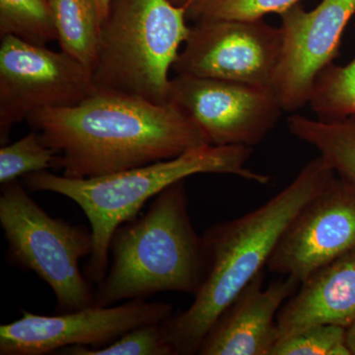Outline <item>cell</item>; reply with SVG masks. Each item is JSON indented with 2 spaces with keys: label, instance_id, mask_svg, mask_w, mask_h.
I'll return each instance as SVG.
<instances>
[{
  "label": "cell",
  "instance_id": "1",
  "mask_svg": "<svg viewBox=\"0 0 355 355\" xmlns=\"http://www.w3.org/2000/svg\"><path fill=\"white\" fill-rule=\"evenodd\" d=\"M57 154L53 168L71 179H93L167 160L209 144L171 102L96 90L73 106L44 109L27 119Z\"/></svg>",
  "mask_w": 355,
  "mask_h": 355
},
{
  "label": "cell",
  "instance_id": "2",
  "mask_svg": "<svg viewBox=\"0 0 355 355\" xmlns=\"http://www.w3.org/2000/svg\"><path fill=\"white\" fill-rule=\"evenodd\" d=\"M335 176L331 166L319 155L261 207L205 231L202 239L207 270L202 286L190 307L162 324L166 340L176 355L198 354L223 311L263 272L294 217Z\"/></svg>",
  "mask_w": 355,
  "mask_h": 355
},
{
  "label": "cell",
  "instance_id": "3",
  "mask_svg": "<svg viewBox=\"0 0 355 355\" xmlns=\"http://www.w3.org/2000/svg\"><path fill=\"white\" fill-rule=\"evenodd\" d=\"M251 154L252 147L207 144L177 157L106 176L71 179L46 170L27 175L24 183L31 191L69 198L83 209L90 223L93 241L85 275L90 282L99 284L108 272L110 244L114 232L137 218L146 202L171 184L198 174L233 175L268 184L270 176L247 167Z\"/></svg>",
  "mask_w": 355,
  "mask_h": 355
},
{
  "label": "cell",
  "instance_id": "4",
  "mask_svg": "<svg viewBox=\"0 0 355 355\" xmlns=\"http://www.w3.org/2000/svg\"><path fill=\"white\" fill-rule=\"evenodd\" d=\"M112 265L94 304L111 306L158 292L193 294L207 270L202 236L191 224L184 180L156 196L144 216L123 224L110 244Z\"/></svg>",
  "mask_w": 355,
  "mask_h": 355
},
{
  "label": "cell",
  "instance_id": "5",
  "mask_svg": "<svg viewBox=\"0 0 355 355\" xmlns=\"http://www.w3.org/2000/svg\"><path fill=\"white\" fill-rule=\"evenodd\" d=\"M187 20L186 9L170 0H110L92 70L96 90L168 102Z\"/></svg>",
  "mask_w": 355,
  "mask_h": 355
},
{
  "label": "cell",
  "instance_id": "6",
  "mask_svg": "<svg viewBox=\"0 0 355 355\" xmlns=\"http://www.w3.org/2000/svg\"><path fill=\"white\" fill-rule=\"evenodd\" d=\"M0 226L9 260L46 282L58 309L94 304V293L79 268L81 259L92 253L91 231L49 216L18 180L2 184Z\"/></svg>",
  "mask_w": 355,
  "mask_h": 355
},
{
  "label": "cell",
  "instance_id": "7",
  "mask_svg": "<svg viewBox=\"0 0 355 355\" xmlns=\"http://www.w3.org/2000/svg\"><path fill=\"white\" fill-rule=\"evenodd\" d=\"M96 91L92 74L62 51L2 37L0 43V144L11 128L44 109L73 106Z\"/></svg>",
  "mask_w": 355,
  "mask_h": 355
},
{
  "label": "cell",
  "instance_id": "8",
  "mask_svg": "<svg viewBox=\"0 0 355 355\" xmlns=\"http://www.w3.org/2000/svg\"><path fill=\"white\" fill-rule=\"evenodd\" d=\"M172 315L169 303L146 299L120 305L92 304L55 316L23 310L19 319L0 327V354L44 355L73 345L105 347L133 329L164 323Z\"/></svg>",
  "mask_w": 355,
  "mask_h": 355
},
{
  "label": "cell",
  "instance_id": "9",
  "mask_svg": "<svg viewBox=\"0 0 355 355\" xmlns=\"http://www.w3.org/2000/svg\"><path fill=\"white\" fill-rule=\"evenodd\" d=\"M282 32L263 19L207 20L190 26L173 70L176 76L272 88Z\"/></svg>",
  "mask_w": 355,
  "mask_h": 355
},
{
  "label": "cell",
  "instance_id": "10",
  "mask_svg": "<svg viewBox=\"0 0 355 355\" xmlns=\"http://www.w3.org/2000/svg\"><path fill=\"white\" fill-rule=\"evenodd\" d=\"M168 102L216 146H258L284 112L272 88L195 76L173 77Z\"/></svg>",
  "mask_w": 355,
  "mask_h": 355
},
{
  "label": "cell",
  "instance_id": "11",
  "mask_svg": "<svg viewBox=\"0 0 355 355\" xmlns=\"http://www.w3.org/2000/svg\"><path fill=\"white\" fill-rule=\"evenodd\" d=\"M355 15V0H322L307 11L300 3L280 14L282 51L272 89L284 112L309 104L318 76L340 55L343 33Z\"/></svg>",
  "mask_w": 355,
  "mask_h": 355
},
{
  "label": "cell",
  "instance_id": "12",
  "mask_svg": "<svg viewBox=\"0 0 355 355\" xmlns=\"http://www.w3.org/2000/svg\"><path fill=\"white\" fill-rule=\"evenodd\" d=\"M354 248L355 187L336 174L287 226L266 266L302 284Z\"/></svg>",
  "mask_w": 355,
  "mask_h": 355
},
{
  "label": "cell",
  "instance_id": "13",
  "mask_svg": "<svg viewBox=\"0 0 355 355\" xmlns=\"http://www.w3.org/2000/svg\"><path fill=\"white\" fill-rule=\"evenodd\" d=\"M263 270L243 288L210 329L198 354H272L279 340L277 315L300 284L286 277L263 288Z\"/></svg>",
  "mask_w": 355,
  "mask_h": 355
},
{
  "label": "cell",
  "instance_id": "14",
  "mask_svg": "<svg viewBox=\"0 0 355 355\" xmlns=\"http://www.w3.org/2000/svg\"><path fill=\"white\" fill-rule=\"evenodd\" d=\"M355 320V248L311 275L277 315L279 340L316 326Z\"/></svg>",
  "mask_w": 355,
  "mask_h": 355
},
{
  "label": "cell",
  "instance_id": "15",
  "mask_svg": "<svg viewBox=\"0 0 355 355\" xmlns=\"http://www.w3.org/2000/svg\"><path fill=\"white\" fill-rule=\"evenodd\" d=\"M292 135L314 147L338 176L355 187V119L322 121L302 114L287 119Z\"/></svg>",
  "mask_w": 355,
  "mask_h": 355
},
{
  "label": "cell",
  "instance_id": "16",
  "mask_svg": "<svg viewBox=\"0 0 355 355\" xmlns=\"http://www.w3.org/2000/svg\"><path fill=\"white\" fill-rule=\"evenodd\" d=\"M60 51L92 74L102 21L95 0H49Z\"/></svg>",
  "mask_w": 355,
  "mask_h": 355
},
{
  "label": "cell",
  "instance_id": "17",
  "mask_svg": "<svg viewBox=\"0 0 355 355\" xmlns=\"http://www.w3.org/2000/svg\"><path fill=\"white\" fill-rule=\"evenodd\" d=\"M308 105L317 120L355 119V58L345 65L327 67L315 81Z\"/></svg>",
  "mask_w": 355,
  "mask_h": 355
},
{
  "label": "cell",
  "instance_id": "18",
  "mask_svg": "<svg viewBox=\"0 0 355 355\" xmlns=\"http://www.w3.org/2000/svg\"><path fill=\"white\" fill-rule=\"evenodd\" d=\"M0 36L38 46L58 40L49 0H0Z\"/></svg>",
  "mask_w": 355,
  "mask_h": 355
},
{
  "label": "cell",
  "instance_id": "19",
  "mask_svg": "<svg viewBox=\"0 0 355 355\" xmlns=\"http://www.w3.org/2000/svg\"><path fill=\"white\" fill-rule=\"evenodd\" d=\"M57 154L31 130L22 139L0 148V184L17 181L32 173L53 168Z\"/></svg>",
  "mask_w": 355,
  "mask_h": 355
},
{
  "label": "cell",
  "instance_id": "20",
  "mask_svg": "<svg viewBox=\"0 0 355 355\" xmlns=\"http://www.w3.org/2000/svg\"><path fill=\"white\" fill-rule=\"evenodd\" d=\"M301 0H198L187 10L188 20L257 21L266 14L279 15Z\"/></svg>",
  "mask_w": 355,
  "mask_h": 355
},
{
  "label": "cell",
  "instance_id": "21",
  "mask_svg": "<svg viewBox=\"0 0 355 355\" xmlns=\"http://www.w3.org/2000/svg\"><path fill=\"white\" fill-rule=\"evenodd\" d=\"M163 324V323H162ZM162 324H146L128 331L101 347L73 345L60 350L67 355H176L166 340Z\"/></svg>",
  "mask_w": 355,
  "mask_h": 355
},
{
  "label": "cell",
  "instance_id": "22",
  "mask_svg": "<svg viewBox=\"0 0 355 355\" xmlns=\"http://www.w3.org/2000/svg\"><path fill=\"white\" fill-rule=\"evenodd\" d=\"M345 331L338 324H316L282 338L270 355H352Z\"/></svg>",
  "mask_w": 355,
  "mask_h": 355
},
{
  "label": "cell",
  "instance_id": "23",
  "mask_svg": "<svg viewBox=\"0 0 355 355\" xmlns=\"http://www.w3.org/2000/svg\"><path fill=\"white\" fill-rule=\"evenodd\" d=\"M345 342H347V347L352 352V355H355V320L347 328Z\"/></svg>",
  "mask_w": 355,
  "mask_h": 355
},
{
  "label": "cell",
  "instance_id": "24",
  "mask_svg": "<svg viewBox=\"0 0 355 355\" xmlns=\"http://www.w3.org/2000/svg\"><path fill=\"white\" fill-rule=\"evenodd\" d=\"M96 6L98 7V11H99L100 18L101 21L104 20L106 17L107 12H108L110 0H95Z\"/></svg>",
  "mask_w": 355,
  "mask_h": 355
},
{
  "label": "cell",
  "instance_id": "25",
  "mask_svg": "<svg viewBox=\"0 0 355 355\" xmlns=\"http://www.w3.org/2000/svg\"><path fill=\"white\" fill-rule=\"evenodd\" d=\"M170 1H171L174 6L182 7V8H184L186 10H188V9L190 8L193 3H196L198 0H170Z\"/></svg>",
  "mask_w": 355,
  "mask_h": 355
}]
</instances>
